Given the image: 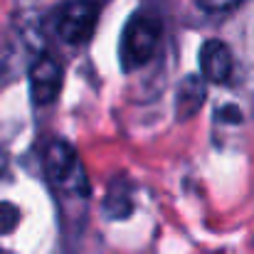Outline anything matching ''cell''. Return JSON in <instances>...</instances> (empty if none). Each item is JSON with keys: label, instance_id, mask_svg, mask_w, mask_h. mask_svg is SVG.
Listing matches in <instances>:
<instances>
[{"label": "cell", "instance_id": "obj_10", "mask_svg": "<svg viewBox=\"0 0 254 254\" xmlns=\"http://www.w3.org/2000/svg\"><path fill=\"white\" fill-rule=\"evenodd\" d=\"M235 2H237V0H197V5H200L202 10H212V12H217V10H230Z\"/></svg>", "mask_w": 254, "mask_h": 254}, {"label": "cell", "instance_id": "obj_8", "mask_svg": "<svg viewBox=\"0 0 254 254\" xmlns=\"http://www.w3.org/2000/svg\"><path fill=\"white\" fill-rule=\"evenodd\" d=\"M20 222V210L12 202H0V235H10Z\"/></svg>", "mask_w": 254, "mask_h": 254}, {"label": "cell", "instance_id": "obj_4", "mask_svg": "<svg viewBox=\"0 0 254 254\" xmlns=\"http://www.w3.org/2000/svg\"><path fill=\"white\" fill-rule=\"evenodd\" d=\"M64 82V72L62 64L52 57V55H40L30 69V91H32V101L40 106L52 104Z\"/></svg>", "mask_w": 254, "mask_h": 254}, {"label": "cell", "instance_id": "obj_1", "mask_svg": "<svg viewBox=\"0 0 254 254\" xmlns=\"http://www.w3.org/2000/svg\"><path fill=\"white\" fill-rule=\"evenodd\" d=\"M161 32H163V25H161V17L156 12H151V10L133 12L128 17V22L124 25L121 42H119L121 69L131 72V69L143 67L153 57L158 40H161Z\"/></svg>", "mask_w": 254, "mask_h": 254}, {"label": "cell", "instance_id": "obj_2", "mask_svg": "<svg viewBox=\"0 0 254 254\" xmlns=\"http://www.w3.org/2000/svg\"><path fill=\"white\" fill-rule=\"evenodd\" d=\"M42 168L47 180L64 190V192H74V195H86L89 192V180H86V170L77 156V151L64 143V141H52L45 151V161Z\"/></svg>", "mask_w": 254, "mask_h": 254}, {"label": "cell", "instance_id": "obj_9", "mask_svg": "<svg viewBox=\"0 0 254 254\" xmlns=\"http://www.w3.org/2000/svg\"><path fill=\"white\" fill-rule=\"evenodd\" d=\"M217 119H220L222 124H240V121H242V114H240L237 106H225V109L217 111Z\"/></svg>", "mask_w": 254, "mask_h": 254}, {"label": "cell", "instance_id": "obj_3", "mask_svg": "<svg viewBox=\"0 0 254 254\" xmlns=\"http://www.w3.org/2000/svg\"><path fill=\"white\" fill-rule=\"evenodd\" d=\"M99 2L96 0H69L55 17V32L67 45H84L96 30Z\"/></svg>", "mask_w": 254, "mask_h": 254}, {"label": "cell", "instance_id": "obj_6", "mask_svg": "<svg viewBox=\"0 0 254 254\" xmlns=\"http://www.w3.org/2000/svg\"><path fill=\"white\" fill-rule=\"evenodd\" d=\"M205 96H207V86L202 82V77H195V74H188L175 91V119L178 121H188L192 119L202 104H205Z\"/></svg>", "mask_w": 254, "mask_h": 254}, {"label": "cell", "instance_id": "obj_11", "mask_svg": "<svg viewBox=\"0 0 254 254\" xmlns=\"http://www.w3.org/2000/svg\"><path fill=\"white\" fill-rule=\"evenodd\" d=\"M5 170H7V156L0 151V178L5 175Z\"/></svg>", "mask_w": 254, "mask_h": 254}, {"label": "cell", "instance_id": "obj_7", "mask_svg": "<svg viewBox=\"0 0 254 254\" xmlns=\"http://www.w3.org/2000/svg\"><path fill=\"white\" fill-rule=\"evenodd\" d=\"M106 215L109 217H116V220H121V217H126L131 210H133V205H131V200L126 197V195H121L114 185H111V190H109V195H106Z\"/></svg>", "mask_w": 254, "mask_h": 254}, {"label": "cell", "instance_id": "obj_5", "mask_svg": "<svg viewBox=\"0 0 254 254\" xmlns=\"http://www.w3.org/2000/svg\"><path fill=\"white\" fill-rule=\"evenodd\" d=\"M200 69L205 82L227 84V79L232 77V55L227 45L220 40H207L200 50Z\"/></svg>", "mask_w": 254, "mask_h": 254}]
</instances>
